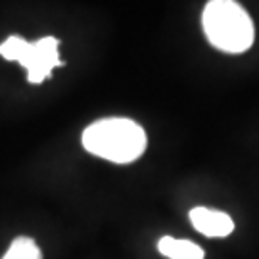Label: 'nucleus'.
I'll return each mask as SVG.
<instances>
[{
  "label": "nucleus",
  "mask_w": 259,
  "mask_h": 259,
  "mask_svg": "<svg viewBox=\"0 0 259 259\" xmlns=\"http://www.w3.org/2000/svg\"><path fill=\"white\" fill-rule=\"evenodd\" d=\"M2 259H42V251L38 244L29 236H18L10 244Z\"/></svg>",
  "instance_id": "nucleus-6"
},
{
  "label": "nucleus",
  "mask_w": 259,
  "mask_h": 259,
  "mask_svg": "<svg viewBox=\"0 0 259 259\" xmlns=\"http://www.w3.org/2000/svg\"><path fill=\"white\" fill-rule=\"evenodd\" d=\"M202 27L213 47L227 54H242L255 40V27L250 14L238 2L211 0L202 14Z\"/></svg>",
  "instance_id": "nucleus-2"
},
{
  "label": "nucleus",
  "mask_w": 259,
  "mask_h": 259,
  "mask_svg": "<svg viewBox=\"0 0 259 259\" xmlns=\"http://www.w3.org/2000/svg\"><path fill=\"white\" fill-rule=\"evenodd\" d=\"M188 219L196 231L209 238H225L234 231V221L229 213L209 209L204 205L192 207L188 213Z\"/></svg>",
  "instance_id": "nucleus-4"
},
{
  "label": "nucleus",
  "mask_w": 259,
  "mask_h": 259,
  "mask_svg": "<svg viewBox=\"0 0 259 259\" xmlns=\"http://www.w3.org/2000/svg\"><path fill=\"white\" fill-rule=\"evenodd\" d=\"M148 146L146 131L127 117H104L83 131V148L111 163H133Z\"/></svg>",
  "instance_id": "nucleus-1"
},
{
  "label": "nucleus",
  "mask_w": 259,
  "mask_h": 259,
  "mask_svg": "<svg viewBox=\"0 0 259 259\" xmlns=\"http://www.w3.org/2000/svg\"><path fill=\"white\" fill-rule=\"evenodd\" d=\"M157 251L167 259H204V250L196 242L173 236H161Z\"/></svg>",
  "instance_id": "nucleus-5"
},
{
  "label": "nucleus",
  "mask_w": 259,
  "mask_h": 259,
  "mask_svg": "<svg viewBox=\"0 0 259 259\" xmlns=\"http://www.w3.org/2000/svg\"><path fill=\"white\" fill-rule=\"evenodd\" d=\"M58 48L60 40L56 37H45L29 42L23 37L12 35L0 45V56L10 62H19L27 69L29 83L40 84L52 75L56 67L64 65Z\"/></svg>",
  "instance_id": "nucleus-3"
}]
</instances>
